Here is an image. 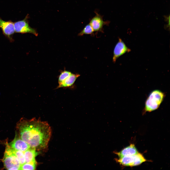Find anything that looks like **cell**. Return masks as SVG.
<instances>
[{
    "label": "cell",
    "mask_w": 170,
    "mask_h": 170,
    "mask_svg": "<svg viewBox=\"0 0 170 170\" xmlns=\"http://www.w3.org/2000/svg\"><path fill=\"white\" fill-rule=\"evenodd\" d=\"M17 127L20 138L30 147L38 151L48 148L52 132L47 122L35 118L29 119L22 118L17 123Z\"/></svg>",
    "instance_id": "cell-1"
},
{
    "label": "cell",
    "mask_w": 170,
    "mask_h": 170,
    "mask_svg": "<svg viewBox=\"0 0 170 170\" xmlns=\"http://www.w3.org/2000/svg\"><path fill=\"white\" fill-rule=\"evenodd\" d=\"M165 97L164 93L160 90L156 89L152 91L145 101L143 113L151 112L157 109Z\"/></svg>",
    "instance_id": "cell-2"
},
{
    "label": "cell",
    "mask_w": 170,
    "mask_h": 170,
    "mask_svg": "<svg viewBox=\"0 0 170 170\" xmlns=\"http://www.w3.org/2000/svg\"><path fill=\"white\" fill-rule=\"evenodd\" d=\"M4 167L8 170H20L21 165L16 156L12 151L8 143L6 144L2 159Z\"/></svg>",
    "instance_id": "cell-3"
},
{
    "label": "cell",
    "mask_w": 170,
    "mask_h": 170,
    "mask_svg": "<svg viewBox=\"0 0 170 170\" xmlns=\"http://www.w3.org/2000/svg\"><path fill=\"white\" fill-rule=\"evenodd\" d=\"M115 159L117 162L123 166L130 167L139 165L147 161L143 155L139 153L134 155Z\"/></svg>",
    "instance_id": "cell-4"
},
{
    "label": "cell",
    "mask_w": 170,
    "mask_h": 170,
    "mask_svg": "<svg viewBox=\"0 0 170 170\" xmlns=\"http://www.w3.org/2000/svg\"><path fill=\"white\" fill-rule=\"evenodd\" d=\"M27 15L25 19L22 20L18 21L14 23L15 32L17 33L24 34L30 33L37 36L38 34L36 30L30 26Z\"/></svg>",
    "instance_id": "cell-5"
},
{
    "label": "cell",
    "mask_w": 170,
    "mask_h": 170,
    "mask_svg": "<svg viewBox=\"0 0 170 170\" xmlns=\"http://www.w3.org/2000/svg\"><path fill=\"white\" fill-rule=\"evenodd\" d=\"M0 27L4 34L10 41H13L12 37L15 33L14 23L11 21H5L0 17Z\"/></svg>",
    "instance_id": "cell-6"
},
{
    "label": "cell",
    "mask_w": 170,
    "mask_h": 170,
    "mask_svg": "<svg viewBox=\"0 0 170 170\" xmlns=\"http://www.w3.org/2000/svg\"><path fill=\"white\" fill-rule=\"evenodd\" d=\"M131 51V49L126 46L124 42L120 38L114 48L112 58L113 63H115L120 56L126 53Z\"/></svg>",
    "instance_id": "cell-7"
},
{
    "label": "cell",
    "mask_w": 170,
    "mask_h": 170,
    "mask_svg": "<svg viewBox=\"0 0 170 170\" xmlns=\"http://www.w3.org/2000/svg\"><path fill=\"white\" fill-rule=\"evenodd\" d=\"M95 13L96 15L91 19L89 23L94 31H102L104 25L108 24L109 22L104 21L101 15L96 12Z\"/></svg>",
    "instance_id": "cell-8"
},
{
    "label": "cell",
    "mask_w": 170,
    "mask_h": 170,
    "mask_svg": "<svg viewBox=\"0 0 170 170\" xmlns=\"http://www.w3.org/2000/svg\"><path fill=\"white\" fill-rule=\"evenodd\" d=\"M8 144L12 148L23 152L25 151L30 147L27 143L21 139L17 134H16L13 140Z\"/></svg>",
    "instance_id": "cell-9"
},
{
    "label": "cell",
    "mask_w": 170,
    "mask_h": 170,
    "mask_svg": "<svg viewBox=\"0 0 170 170\" xmlns=\"http://www.w3.org/2000/svg\"><path fill=\"white\" fill-rule=\"evenodd\" d=\"M138 153L135 145L131 144L120 152H115V153L118 156L119 158H120L125 156L134 155Z\"/></svg>",
    "instance_id": "cell-10"
},
{
    "label": "cell",
    "mask_w": 170,
    "mask_h": 170,
    "mask_svg": "<svg viewBox=\"0 0 170 170\" xmlns=\"http://www.w3.org/2000/svg\"><path fill=\"white\" fill-rule=\"evenodd\" d=\"M80 76L78 74L72 73L63 82L59 84L56 89L61 88H68L72 87L76 79Z\"/></svg>",
    "instance_id": "cell-11"
},
{
    "label": "cell",
    "mask_w": 170,
    "mask_h": 170,
    "mask_svg": "<svg viewBox=\"0 0 170 170\" xmlns=\"http://www.w3.org/2000/svg\"><path fill=\"white\" fill-rule=\"evenodd\" d=\"M36 151L35 148L30 147L24 152L26 163L36 161L35 159L37 155Z\"/></svg>",
    "instance_id": "cell-12"
},
{
    "label": "cell",
    "mask_w": 170,
    "mask_h": 170,
    "mask_svg": "<svg viewBox=\"0 0 170 170\" xmlns=\"http://www.w3.org/2000/svg\"><path fill=\"white\" fill-rule=\"evenodd\" d=\"M10 147L12 151L18 159L21 165L25 163V162L24 152L16 150Z\"/></svg>",
    "instance_id": "cell-13"
},
{
    "label": "cell",
    "mask_w": 170,
    "mask_h": 170,
    "mask_svg": "<svg viewBox=\"0 0 170 170\" xmlns=\"http://www.w3.org/2000/svg\"><path fill=\"white\" fill-rule=\"evenodd\" d=\"M36 162H34L29 163H26L21 165L20 170H35Z\"/></svg>",
    "instance_id": "cell-14"
},
{
    "label": "cell",
    "mask_w": 170,
    "mask_h": 170,
    "mask_svg": "<svg viewBox=\"0 0 170 170\" xmlns=\"http://www.w3.org/2000/svg\"><path fill=\"white\" fill-rule=\"evenodd\" d=\"M94 31L92 27L89 23L85 26L78 35L79 36H82L84 34H92Z\"/></svg>",
    "instance_id": "cell-15"
},
{
    "label": "cell",
    "mask_w": 170,
    "mask_h": 170,
    "mask_svg": "<svg viewBox=\"0 0 170 170\" xmlns=\"http://www.w3.org/2000/svg\"><path fill=\"white\" fill-rule=\"evenodd\" d=\"M72 73L71 72L68 71L64 70L61 72L59 76L58 79V84L60 83L69 76Z\"/></svg>",
    "instance_id": "cell-16"
}]
</instances>
